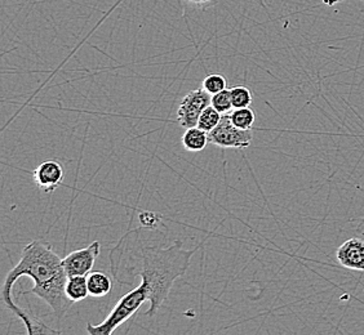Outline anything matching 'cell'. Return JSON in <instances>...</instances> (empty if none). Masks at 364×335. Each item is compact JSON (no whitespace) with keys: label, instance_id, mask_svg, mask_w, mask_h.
Here are the masks:
<instances>
[{"label":"cell","instance_id":"2e32d148","mask_svg":"<svg viewBox=\"0 0 364 335\" xmlns=\"http://www.w3.org/2000/svg\"><path fill=\"white\" fill-rule=\"evenodd\" d=\"M210 106H213L220 114H229L232 110L231 102L230 89H225L213 94L210 98Z\"/></svg>","mask_w":364,"mask_h":335},{"label":"cell","instance_id":"8992f818","mask_svg":"<svg viewBox=\"0 0 364 335\" xmlns=\"http://www.w3.org/2000/svg\"><path fill=\"white\" fill-rule=\"evenodd\" d=\"M101 253L100 241H93L83 249L71 251L63 258V265L66 275L71 276H88L93 270L96 259Z\"/></svg>","mask_w":364,"mask_h":335},{"label":"cell","instance_id":"ba28073f","mask_svg":"<svg viewBox=\"0 0 364 335\" xmlns=\"http://www.w3.org/2000/svg\"><path fill=\"white\" fill-rule=\"evenodd\" d=\"M336 259L340 265L348 270L364 273V238H351L346 240L337 249Z\"/></svg>","mask_w":364,"mask_h":335},{"label":"cell","instance_id":"9c48e42d","mask_svg":"<svg viewBox=\"0 0 364 335\" xmlns=\"http://www.w3.org/2000/svg\"><path fill=\"white\" fill-rule=\"evenodd\" d=\"M181 142L182 146L186 151L200 153L210 143L208 132L200 129L199 126H191L185 129V133L182 134Z\"/></svg>","mask_w":364,"mask_h":335},{"label":"cell","instance_id":"ac0fdd59","mask_svg":"<svg viewBox=\"0 0 364 335\" xmlns=\"http://www.w3.org/2000/svg\"><path fill=\"white\" fill-rule=\"evenodd\" d=\"M190 6H194V7H205L210 4L213 0H185Z\"/></svg>","mask_w":364,"mask_h":335},{"label":"cell","instance_id":"277c9868","mask_svg":"<svg viewBox=\"0 0 364 335\" xmlns=\"http://www.w3.org/2000/svg\"><path fill=\"white\" fill-rule=\"evenodd\" d=\"M253 140L252 129H239L230 119V114H225L218 126L208 133V141L221 148L245 150L251 146Z\"/></svg>","mask_w":364,"mask_h":335},{"label":"cell","instance_id":"4fadbf2b","mask_svg":"<svg viewBox=\"0 0 364 335\" xmlns=\"http://www.w3.org/2000/svg\"><path fill=\"white\" fill-rule=\"evenodd\" d=\"M221 118H223V114H220L213 106H208L207 109H204L202 115L199 116L198 126H199L200 129L210 133V131H213L218 126V123L221 121Z\"/></svg>","mask_w":364,"mask_h":335},{"label":"cell","instance_id":"52a82bcc","mask_svg":"<svg viewBox=\"0 0 364 335\" xmlns=\"http://www.w3.org/2000/svg\"><path fill=\"white\" fill-rule=\"evenodd\" d=\"M36 187L46 195H50L63 186L65 169L56 160L43 161L33 172Z\"/></svg>","mask_w":364,"mask_h":335},{"label":"cell","instance_id":"5bb4252c","mask_svg":"<svg viewBox=\"0 0 364 335\" xmlns=\"http://www.w3.org/2000/svg\"><path fill=\"white\" fill-rule=\"evenodd\" d=\"M232 109L250 107L252 104V93L245 85H235L230 88Z\"/></svg>","mask_w":364,"mask_h":335},{"label":"cell","instance_id":"7c38bea8","mask_svg":"<svg viewBox=\"0 0 364 335\" xmlns=\"http://www.w3.org/2000/svg\"><path fill=\"white\" fill-rule=\"evenodd\" d=\"M230 119L232 124L238 126L239 129H252L256 121V115L250 107L234 109V111L230 112Z\"/></svg>","mask_w":364,"mask_h":335},{"label":"cell","instance_id":"6da1fadb","mask_svg":"<svg viewBox=\"0 0 364 335\" xmlns=\"http://www.w3.org/2000/svg\"><path fill=\"white\" fill-rule=\"evenodd\" d=\"M140 229L128 231L132 244L126 235L120 238L110 251V268L112 276L123 285H132L134 278H141V285L149 294L150 307L147 316H154L168 298L176 280L189 270L190 262L199 246L185 249L177 240L169 246H156L142 243L139 236Z\"/></svg>","mask_w":364,"mask_h":335},{"label":"cell","instance_id":"7a4b0ae2","mask_svg":"<svg viewBox=\"0 0 364 335\" xmlns=\"http://www.w3.org/2000/svg\"><path fill=\"white\" fill-rule=\"evenodd\" d=\"M22 276H28L34 281V287L23 294H36L52 308L58 319H63L74 303L68 298L65 290L69 276L65 273L63 259L52 249V245L42 240L28 243L22 251L20 262L7 273L0 297L3 306L23 322L28 335L61 334L60 330L49 328L36 316L16 304L12 297L14 287Z\"/></svg>","mask_w":364,"mask_h":335},{"label":"cell","instance_id":"e0dca14e","mask_svg":"<svg viewBox=\"0 0 364 335\" xmlns=\"http://www.w3.org/2000/svg\"><path fill=\"white\" fill-rule=\"evenodd\" d=\"M139 219H140L141 226L144 229H149V230H154L158 227V224H161V216L153 213V212H147V210L141 212Z\"/></svg>","mask_w":364,"mask_h":335},{"label":"cell","instance_id":"d6986e66","mask_svg":"<svg viewBox=\"0 0 364 335\" xmlns=\"http://www.w3.org/2000/svg\"><path fill=\"white\" fill-rule=\"evenodd\" d=\"M362 191H363V190H362ZM357 222L358 224L357 226H355V231H357V234L359 235V238H364V216L363 218H360V219H358Z\"/></svg>","mask_w":364,"mask_h":335},{"label":"cell","instance_id":"ffe728a7","mask_svg":"<svg viewBox=\"0 0 364 335\" xmlns=\"http://www.w3.org/2000/svg\"><path fill=\"white\" fill-rule=\"evenodd\" d=\"M340 1H343V0H323V3L326 6H328V7H332V6H335V4L340 3ZM362 1H364V0H362Z\"/></svg>","mask_w":364,"mask_h":335},{"label":"cell","instance_id":"3957f363","mask_svg":"<svg viewBox=\"0 0 364 335\" xmlns=\"http://www.w3.org/2000/svg\"><path fill=\"white\" fill-rule=\"evenodd\" d=\"M149 300V294L145 287L139 285L134 287L132 292L124 294L119 302L112 308L110 314L104 322L98 325H93L91 322L87 324V331L91 335H110L115 329L119 328L122 324L128 322L136 312L140 309L141 306Z\"/></svg>","mask_w":364,"mask_h":335},{"label":"cell","instance_id":"5b68a950","mask_svg":"<svg viewBox=\"0 0 364 335\" xmlns=\"http://www.w3.org/2000/svg\"><path fill=\"white\" fill-rule=\"evenodd\" d=\"M210 98L212 96L203 88H196L188 93L178 106L177 123L185 129L198 126V120L204 109L210 106Z\"/></svg>","mask_w":364,"mask_h":335},{"label":"cell","instance_id":"9a60e30c","mask_svg":"<svg viewBox=\"0 0 364 335\" xmlns=\"http://www.w3.org/2000/svg\"><path fill=\"white\" fill-rule=\"evenodd\" d=\"M202 88L204 91L208 92L210 96L216 94L218 92L225 91V89H228L226 77L221 75V74H210V75L204 77Z\"/></svg>","mask_w":364,"mask_h":335},{"label":"cell","instance_id":"8fae6325","mask_svg":"<svg viewBox=\"0 0 364 335\" xmlns=\"http://www.w3.org/2000/svg\"><path fill=\"white\" fill-rule=\"evenodd\" d=\"M66 295L73 303H77L90 297L87 276H71L66 281Z\"/></svg>","mask_w":364,"mask_h":335},{"label":"cell","instance_id":"30bf717a","mask_svg":"<svg viewBox=\"0 0 364 335\" xmlns=\"http://www.w3.org/2000/svg\"><path fill=\"white\" fill-rule=\"evenodd\" d=\"M90 295L95 298H102L112 292V281L105 273L96 271L87 276Z\"/></svg>","mask_w":364,"mask_h":335}]
</instances>
